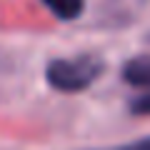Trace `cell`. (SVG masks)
I'll use <instances>...</instances> for the list:
<instances>
[{"instance_id":"obj_1","label":"cell","mask_w":150,"mask_h":150,"mask_svg":"<svg viewBox=\"0 0 150 150\" xmlns=\"http://www.w3.org/2000/svg\"><path fill=\"white\" fill-rule=\"evenodd\" d=\"M105 73L103 58L90 53L70 55V58H55L45 68V80L58 93H83Z\"/></svg>"},{"instance_id":"obj_2","label":"cell","mask_w":150,"mask_h":150,"mask_svg":"<svg viewBox=\"0 0 150 150\" xmlns=\"http://www.w3.org/2000/svg\"><path fill=\"white\" fill-rule=\"evenodd\" d=\"M123 78L133 88L140 90H150V55H138L130 58L123 68Z\"/></svg>"},{"instance_id":"obj_3","label":"cell","mask_w":150,"mask_h":150,"mask_svg":"<svg viewBox=\"0 0 150 150\" xmlns=\"http://www.w3.org/2000/svg\"><path fill=\"white\" fill-rule=\"evenodd\" d=\"M40 3L63 23L78 20L83 15V10H85V0H40Z\"/></svg>"},{"instance_id":"obj_4","label":"cell","mask_w":150,"mask_h":150,"mask_svg":"<svg viewBox=\"0 0 150 150\" xmlns=\"http://www.w3.org/2000/svg\"><path fill=\"white\" fill-rule=\"evenodd\" d=\"M130 110H133L135 115H150V90L145 93V95L135 98V100L130 103Z\"/></svg>"},{"instance_id":"obj_5","label":"cell","mask_w":150,"mask_h":150,"mask_svg":"<svg viewBox=\"0 0 150 150\" xmlns=\"http://www.w3.org/2000/svg\"><path fill=\"white\" fill-rule=\"evenodd\" d=\"M115 150H150V135L148 138H140V140H133V143H125Z\"/></svg>"}]
</instances>
